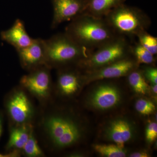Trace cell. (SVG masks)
<instances>
[{
  "label": "cell",
  "mask_w": 157,
  "mask_h": 157,
  "mask_svg": "<svg viewBox=\"0 0 157 157\" xmlns=\"http://www.w3.org/2000/svg\"><path fill=\"white\" fill-rule=\"evenodd\" d=\"M65 33L78 45L92 51L105 45L118 36L104 18L86 14L71 21Z\"/></svg>",
  "instance_id": "6da1fadb"
},
{
  "label": "cell",
  "mask_w": 157,
  "mask_h": 157,
  "mask_svg": "<svg viewBox=\"0 0 157 157\" xmlns=\"http://www.w3.org/2000/svg\"><path fill=\"white\" fill-rule=\"evenodd\" d=\"M45 43V63L51 69L77 65L93 51L78 45L65 33L54 35Z\"/></svg>",
  "instance_id": "7a4b0ae2"
},
{
  "label": "cell",
  "mask_w": 157,
  "mask_h": 157,
  "mask_svg": "<svg viewBox=\"0 0 157 157\" xmlns=\"http://www.w3.org/2000/svg\"><path fill=\"white\" fill-rule=\"evenodd\" d=\"M43 134L50 146L62 149L74 145L81 136L78 123L70 117L48 113L41 122Z\"/></svg>",
  "instance_id": "3957f363"
},
{
  "label": "cell",
  "mask_w": 157,
  "mask_h": 157,
  "mask_svg": "<svg viewBox=\"0 0 157 157\" xmlns=\"http://www.w3.org/2000/svg\"><path fill=\"white\" fill-rule=\"evenodd\" d=\"M104 18L117 35L130 38L147 31L151 25L150 18L144 11L124 4L113 9Z\"/></svg>",
  "instance_id": "277c9868"
},
{
  "label": "cell",
  "mask_w": 157,
  "mask_h": 157,
  "mask_svg": "<svg viewBox=\"0 0 157 157\" xmlns=\"http://www.w3.org/2000/svg\"><path fill=\"white\" fill-rule=\"evenodd\" d=\"M131 45L127 37L118 35L108 43L93 51L78 63L77 67L88 71L117 61L132 54Z\"/></svg>",
  "instance_id": "5b68a950"
},
{
  "label": "cell",
  "mask_w": 157,
  "mask_h": 157,
  "mask_svg": "<svg viewBox=\"0 0 157 157\" xmlns=\"http://www.w3.org/2000/svg\"><path fill=\"white\" fill-rule=\"evenodd\" d=\"M4 106L11 125L32 124L35 117V107L25 90L15 88L7 94Z\"/></svg>",
  "instance_id": "8992f818"
},
{
  "label": "cell",
  "mask_w": 157,
  "mask_h": 157,
  "mask_svg": "<svg viewBox=\"0 0 157 157\" xmlns=\"http://www.w3.org/2000/svg\"><path fill=\"white\" fill-rule=\"evenodd\" d=\"M50 68L43 66L29 72L21 78L20 84L42 103L49 100L52 88Z\"/></svg>",
  "instance_id": "52a82bcc"
},
{
  "label": "cell",
  "mask_w": 157,
  "mask_h": 157,
  "mask_svg": "<svg viewBox=\"0 0 157 157\" xmlns=\"http://www.w3.org/2000/svg\"><path fill=\"white\" fill-rule=\"evenodd\" d=\"M139 64L132 54L109 65L98 69L86 71L82 75L83 84L108 78L127 76L135 70Z\"/></svg>",
  "instance_id": "ba28073f"
},
{
  "label": "cell",
  "mask_w": 157,
  "mask_h": 157,
  "mask_svg": "<svg viewBox=\"0 0 157 157\" xmlns=\"http://www.w3.org/2000/svg\"><path fill=\"white\" fill-rule=\"evenodd\" d=\"M53 17L52 29L56 28L62 23L71 21L84 13L86 0H52Z\"/></svg>",
  "instance_id": "9c48e42d"
},
{
  "label": "cell",
  "mask_w": 157,
  "mask_h": 157,
  "mask_svg": "<svg viewBox=\"0 0 157 157\" xmlns=\"http://www.w3.org/2000/svg\"><path fill=\"white\" fill-rule=\"evenodd\" d=\"M17 52L21 67L29 72L46 66L45 40L34 39L31 45Z\"/></svg>",
  "instance_id": "30bf717a"
},
{
  "label": "cell",
  "mask_w": 157,
  "mask_h": 157,
  "mask_svg": "<svg viewBox=\"0 0 157 157\" xmlns=\"http://www.w3.org/2000/svg\"><path fill=\"white\" fill-rule=\"evenodd\" d=\"M120 96L115 86L112 85L102 84L98 86L91 96L90 103L97 109H109L118 104Z\"/></svg>",
  "instance_id": "8fae6325"
},
{
  "label": "cell",
  "mask_w": 157,
  "mask_h": 157,
  "mask_svg": "<svg viewBox=\"0 0 157 157\" xmlns=\"http://www.w3.org/2000/svg\"><path fill=\"white\" fill-rule=\"evenodd\" d=\"M1 36L3 40L12 45L17 51L31 45L34 39L28 34L24 23L19 19L9 29L2 32Z\"/></svg>",
  "instance_id": "7c38bea8"
},
{
  "label": "cell",
  "mask_w": 157,
  "mask_h": 157,
  "mask_svg": "<svg viewBox=\"0 0 157 157\" xmlns=\"http://www.w3.org/2000/svg\"><path fill=\"white\" fill-rule=\"evenodd\" d=\"M82 83H83L82 75L77 71L60 70L57 80V87L63 95H73L78 92Z\"/></svg>",
  "instance_id": "4fadbf2b"
},
{
  "label": "cell",
  "mask_w": 157,
  "mask_h": 157,
  "mask_svg": "<svg viewBox=\"0 0 157 157\" xmlns=\"http://www.w3.org/2000/svg\"><path fill=\"white\" fill-rule=\"evenodd\" d=\"M107 138L116 143L121 148H124L125 144L132 138L133 130L131 124L122 119L113 121L106 131Z\"/></svg>",
  "instance_id": "5bb4252c"
},
{
  "label": "cell",
  "mask_w": 157,
  "mask_h": 157,
  "mask_svg": "<svg viewBox=\"0 0 157 157\" xmlns=\"http://www.w3.org/2000/svg\"><path fill=\"white\" fill-rule=\"evenodd\" d=\"M33 131L32 124L11 126L9 139L6 146V150L21 151Z\"/></svg>",
  "instance_id": "9a60e30c"
},
{
  "label": "cell",
  "mask_w": 157,
  "mask_h": 157,
  "mask_svg": "<svg viewBox=\"0 0 157 157\" xmlns=\"http://www.w3.org/2000/svg\"><path fill=\"white\" fill-rule=\"evenodd\" d=\"M126 0H86L83 14L99 18H104L110 11L124 4Z\"/></svg>",
  "instance_id": "2e32d148"
},
{
  "label": "cell",
  "mask_w": 157,
  "mask_h": 157,
  "mask_svg": "<svg viewBox=\"0 0 157 157\" xmlns=\"http://www.w3.org/2000/svg\"><path fill=\"white\" fill-rule=\"evenodd\" d=\"M129 84L136 93L145 94L148 92L149 86L142 73L135 69L128 74Z\"/></svg>",
  "instance_id": "e0dca14e"
},
{
  "label": "cell",
  "mask_w": 157,
  "mask_h": 157,
  "mask_svg": "<svg viewBox=\"0 0 157 157\" xmlns=\"http://www.w3.org/2000/svg\"><path fill=\"white\" fill-rule=\"evenodd\" d=\"M131 50L132 55L139 65L151 64L155 61V56L147 50L138 42L131 45Z\"/></svg>",
  "instance_id": "ac0fdd59"
},
{
  "label": "cell",
  "mask_w": 157,
  "mask_h": 157,
  "mask_svg": "<svg viewBox=\"0 0 157 157\" xmlns=\"http://www.w3.org/2000/svg\"><path fill=\"white\" fill-rule=\"evenodd\" d=\"M24 155L28 157L45 156V154L40 148L35 137L34 131L31 133L28 140L21 151Z\"/></svg>",
  "instance_id": "d6986e66"
},
{
  "label": "cell",
  "mask_w": 157,
  "mask_h": 157,
  "mask_svg": "<svg viewBox=\"0 0 157 157\" xmlns=\"http://www.w3.org/2000/svg\"><path fill=\"white\" fill-rule=\"evenodd\" d=\"M94 148L96 151L103 156L108 157H124L126 152L117 145L113 144H95Z\"/></svg>",
  "instance_id": "ffe728a7"
},
{
  "label": "cell",
  "mask_w": 157,
  "mask_h": 157,
  "mask_svg": "<svg viewBox=\"0 0 157 157\" xmlns=\"http://www.w3.org/2000/svg\"><path fill=\"white\" fill-rule=\"evenodd\" d=\"M138 42L152 54H157V38L149 34L147 31L140 33L137 36Z\"/></svg>",
  "instance_id": "44dd1931"
},
{
  "label": "cell",
  "mask_w": 157,
  "mask_h": 157,
  "mask_svg": "<svg viewBox=\"0 0 157 157\" xmlns=\"http://www.w3.org/2000/svg\"><path fill=\"white\" fill-rule=\"evenodd\" d=\"M136 110L142 115H147L154 112L155 106L151 101L145 99L137 100L135 104Z\"/></svg>",
  "instance_id": "7402d4cb"
},
{
  "label": "cell",
  "mask_w": 157,
  "mask_h": 157,
  "mask_svg": "<svg viewBox=\"0 0 157 157\" xmlns=\"http://www.w3.org/2000/svg\"><path fill=\"white\" fill-rule=\"evenodd\" d=\"M142 74L152 84H157V69L154 67H148L144 68Z\"/></svg>",
  "instance_id": "603a6c76"
},
{
  "label": "cell",
  "mask_w": 157,
  "mask_h": 157,
  "mask_svg": "<svg viewBox=\"0 0 157 157\" xmlns=\"http://www.w3.org/2000/svg\"><path fill=\"white\" fill-rule=\"evenodd\" d=\"M147 140L149 142H152L157 137V124L155 122L149 124L146 131Z\"/></svg>",
  "instance_id": "cb8c5ba5"
},
{
  "label": "cell",
  "mask_w": 157,
  "mask_h": 157,
  "mask_svg": "<svg viewBox=\"0 0 157 157\" xmlns=\"http://www.w3.org/2000/svg\"><path fill=\"white\" fill-rule=\"evenodd\" d=\"M21 151L18 150H13L10 151L6 154L0 153V157H17L20 156L21 155Z\"/></svg>",
  "instance_id": "d4e9b609"
},
{
  "label": "cell",
  "mask_w": 157,
  "mask_h": 157,
  "mask_svg": "<svg viewBox=\"0 0 157 157\" xmlns=\"http://www.w3.org/2000/svg\"><path fill=\"white\" fill-rule=\"evenodd\" d=\"M131 157H148L149 155L145 152H138L130 155Z\"/></svg>",
  "instance_id": "484cf974"
},
{
  "label": "cell",
  "mask_w": 157,
  "mask_h": 157,
  "mask_svg": "<svg viewBox=\"0 0 157 157\" xmlns=\"http://www.w3.org/2000/svg\"><path fill=\"white\" fill-rule=\"evenodd\" d=\"M4 118V114H3L2 111L0 110V138L2 134Z\"/></svg>",
  "instance_id": "4316f807"
},
{
  "label": "cell",
  "mask_w": 157,
  "mask_h": 157,
  "mask_svg": "<svg viewBox=\"0 0 157 157\" xmlns=\"http://www.w3.org/2000/svg\"><path fill=\"white\" fill-rule=\"evenodd\" d=\"M152 89L153 91L155 94H157V85L156 84H152Z\"/></svg>",
  "instance_id": "83f0119b"
}]
</instances>
